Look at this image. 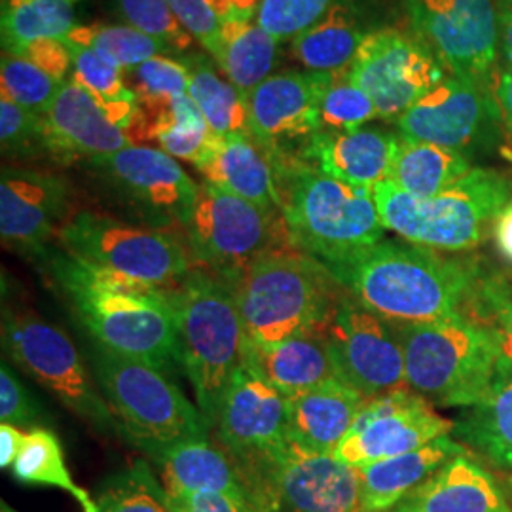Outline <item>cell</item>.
Wrapping results in <instances>:
<instances>
[{"label":"cell","mask_w":512,"mask_h":512,"mask_svg":"<svg viewBox=\"0 0 512 512\" xmlns=\"http://www.w3.org/2000/svg\"><path fill=\"white\" fill-rule=\"evenodd\" d=\"M327 270L357 304L393 325L465 317L484 272L476 260L385 239Z\"/></svg>","instance_id":"cell-1"},{"label":"cell","mask_w":512,"mask_h":512,"mask_svg":"<svg viewBox=\"0 0 512 512\" xmlns=\"http://www.w3.org/2000/svg\"><path fill=\"white\" fill-rule=\"evenodd\" d=\"M42 260L99 348L143 361L165 374L183 366L169 291L110 274L63 249L48 251Z\"/></svg>","instance_id":"cell-2"},{"label":"cell","mask_w":512,"mask_h":512,"mask_svg":"<svg viewBox=\"0 0 512 512\" xmlns=\"http://www.w3.org/2000/svg\"><path fill=\"white\" fill-rule=\"evenodd\" d=\"M289 245L325 268L359 255L384 239L374 188L353 186L302 162L272 158Z\"/></svg>","instance_id":"cell-3"},{"label":"cell","mask_w":512,"mask_h":512,"mask_svg":"<svg viewBox=\"0 0 512 512\" xmlns=\"http://www.w3.org/2000/svg\"><path fill=\"white\" fill-rule=\"evenodd\" d=\"M232 289L247 346L277 344L321 329L340 294L329 270L293 247L258 256Z\"/></svg>","instance_id":"cell-4"},{"label":"cell","mask_w":512,"mask_h":512,"mask_svg":"<svg viewBox=\"0 0 512 512\" xmlns=\"http://www.w3.org/2000/svg\"><path fill=\"white\" fill-rule=\"evenodd\" d=\"M177 315L183 368L209 427L243 357V323L234 289L217 275L190 272L169 291Z\"/></svg>","instance_id":"cell-5"},{"label":"cell","mask_w":512,"mask_h":512,"mask_svg":"<svg viewBox=\"0 0 512 512\" xmlns=\"http://www.w3.org/2000/svg\"><path fill=\"white\" fill-rule=\"evenodd\" d=\"M385 230L435 251L475 249L499 211L512 202V181L486 167H473L461 181L433 198H418L389 181L374 186Z\"/></svg>","instance_id":"cell-6"},{"label":"cell","mask_w":512,"mask_h":512,"mask_svg":"<svg viewBox=\"0 0 512 512\" xmlns=\"http://www.w3.org/2000/svg\"><path fill=\"white\" fill-rule=\"evenodd\" d=\"M395 327L403 344L406 385L431 404L475 406L501 374L494 340L467 317Z\"/></svg>","instance_id":"cell-7"},{"label":"cell","mask_w":512,"mask_h":512,"mask_svg":"<svg viewBox=\"0 0 512 512\" xmlns=\"http://www.w3.org/2000/svg\"><path fill=\"white\" fill-rule=\"evenodd\" d=\"M92 366L120 433L150 458L207 439L209 425L200 408L162 370L103 348L95 349Z\"/></svg>","instance_id":"cell-8"},{"label":"cell","mask_w":512,"mask_h":512,"mask_svg":"<svg viewBox=\"0 0 512 512\" xmlns=\"http://www.w3.org/2000/svg\"><path fill=\"white\" fill-rule=\"evenodd\" d=\"M57 239L69 255L160 291H173L190 274L183 241L164 228L84 209L59 228Z\"/></svg>","instance_id":"cell-9"},{"label":"cell","mask_w":512,"mask_h":512,"mask_svg":"<svg viewBox=\"0 0 512 512\" xmlns=\"http://www.w3.org/2000/svg\"><path fill=\"white\" fill-rule=\"evenodd\" d=\"M2 346L16 365L78 418L103 433H120L95 376L71 338L31 311H2Z\"/></svg>","instance_id":"cell-10"},{"label":"cell","mask_w":512,"mask_h":512,"mask_svg":"<svg viewBox=\"0 0 512 512\" xmlns=\"http://www.w3.org/2000/svg\"><path fill=\"white\" fill-rule=\"evenodd\" d=\"M277 215L203 183L184 230L194 258L234 287L258 256L277 247Z\"/></svg>","instance_id":"cell-11"},{"label":"cell","mask_w":512,"mask_h":512,"mask_svg":"<svg viewBox=\"0 0 512 512\" xmlns=\"http://www.w3.org/2000/svg\"><path fill=\"white\" fill-rule=\"evenodd\" d=\"M336 378L368 399L406 387L404 351L397 327L340 293L321 327Z\"/></svg>","instance_id":"cell-12"},{"label":"cell","mask_w":512,"mask_h":512,"mask_svg":"<svg viewBox=\"0 0 512 512\" xmlns=\"http://www.w3.org/2000/svg\"><path fill=\"white\" fill-rule=\"evenodd\" d=\"M414 37L454 76L490 88L499 44L494 0H403Z\"/></svg>","instance_id":"cell-13"},{"label":"cell","mask_w":512,"mask_h":512,"mask_svg":"<svg viewBox=\"0 0 512 512\" xmlns=\"http://www.w3.org/2000/svg\"><path fill=\"white\" fill-rule=\"evenodd\" d=\"M346 78L372 99L378 118L397 122L446 76L439 57L418 38L385 27L366 35Z\"/></svg>","instance_id":"cell-14"},{"label":"cell","mask_w":512,"mask_h":512,"mask_svg":"<svg viewBox=\"0 0 512 512\" xmlns=\"http://www.w3.org/2000/svg\"><path fill=\"white\" fill-rule=\"evenodd\" d=\"M395 126L403 139L452 148L471 158L495 148L503 122L490 88L450 76L418 99Z\"/></svg>","instance_id":"cell-15"},{"label":"cell","mask_w":512,"mask_h":512,"mask_svg":"<svg viewBox=\"0 0 512 512\" xmlns=\"http://www.w3.org/2000/svg\"><path fill=\"white\" fill-rule=\"evenodd\" d=\"M118 198L152 228H186L200 194L179 162L162 148H124L90 162Z\"/></svg>","instance_id":"cell-16"},{"label":"cell","mask_w":512,"mask_h":512,"mask_svg":"<svg viewBox=\"0 0 512 512\" xmlns=\"http://www.w3.org/2000/svg\"><path fill=\"white\" fill-rule=\"evenodd\" d=\"M340 76L285 69L268 76L247 97L249 133L270 158L298 156V150L321 131V101Z\"/></svg>","instance_id":"cell-17"},{"label":"cell","mask_w":512,"mask_h":512,"mask_svg":"<svg viewBox=\"0 0 512 512\" xmlns=\"http://www.w3.org/2000/svg\"><path fill=\"white\" fill-rule=\"evenodd\" d=\"M450 431L454 421L442 418L433 404L406 385L370 399L334 456L351 467H363L418 450Z\"/></svg>","instance_id":"cell-18"},{"label":"cell","mask_w":512,"mask_h":512,"mask_svg":"<svg viewBox=\"0 0 512 512\" xmlns=\"http://www.w3.org/2000/svg\"><path fill=\"white\" fill-rule=\"evenodd\" d=\"M217 425L222 448L264 478L262 469L289 440L287 399L241 363L220 406Z\"/></svg>","instance_id":"cell-19"},{"label":"cell","mask_w":512,"mask_h":512,"mask_svg":"<svg viewBox=\"0 0 512 512\" xmlns=\"http://www.w3.org/2000/svg\"><path fill=\"white\" fill-rule=\"evenodd\" d=\"M262 476L291 512H363L361 480L334 452H319L287 440L266 463Z\"/></svg>","instance_id":"cell-20"},{"label":"cell","mask_w":512,"mask_h":512,"mask_svg":"<svg viewBox=\"0 0 512 512\" xmlns=\"http://www.w3.org/2000/svg\"><path fill=\"white\" fill-rule=\"evenodd\" d=\"M73 190L67 179L37 169L4 165L0 173V236L4 247L42 256L71 219Z\"/></svg>","instance_id":"cell-21"},{"label":"cell","mask_w":512,"mask_h":512,"mask_svg":"<svg viewBox=\"0 0 512 512\" xmlns=\"http://www.w3.org/2000/svg\"><path fill=\"white\" fill-rule=\"evenodd\" d=\"M42 120L48 154L61 162H92L135 145L73 78L63 84Z\"/></svg>","instance_id":"cell-22"},{"label":"cell","mask_w":512,"mask_h":512,"mask_svg":"<svg viewBox=\"0 0 512 512\" xmlns=\"http://www.w3.org/2000/svg\"><path fill=\"white\" fill-rule=\"evenodd\" d=\"M154 461L162 469V482L169 495L217 492L243 495L277 507L264 478L207 439L171 448Z\"/></svg>","instance_id":"cell-23"},{"label":"cell","mask_w":512,"mask_h":512,"mask_svg":"<svg viewBox=\"0 0 512 512\" xmlns=\"http://www.w3.org/2000/svg\"><path fill=\"white\" fill-rule=\"evenodd\" d=\"M399 145L401 135L387 129H321L302 145L296 158L338 181L374 188L389 179Z\"/></svg>","instance_id":"cell-24"},{"label":"cell","mask_w":512,"mask_h":512,"mask_svg":"<svg viewBox=\"0 0 512 512\" xmlns=\"http://www.w3.org/2000/svg\"><path fill=\"white\" fill-rule=\"evenodd\" d=\"M194 167L202 173L205 183L281 215L274 162L251 135L215 137Z\"/></svg>","instance_id":"cell-25"},{"label":"cell","mask_w":512,"mask_h":512,"mask_svg":"<svg viewBox=\"0 0 512 512\" xmlns=\"http://www.w3.org/2000/svg\"><path fill=\"white\" fill-rule=\"evenodd\" d=\"M385 512H512L503 490L469 454L450 459Z\"/></svg>","instance_id":"cell-26"},{"label":"cell","mask_w":512,"mask_h":512,"mask_svg":"<svg viewBox=\"0 0 512 512\" xmlns=\"http://www.w3.org/2000/svg\"><path fill=\"white\" fill-rule=\"evenodd\" d=\"M368 397L338 378L287 399L289 439L319 452H334L348 439Z\"/></svg>","instance_id":"cell-27"},{"label":"cell","mask_w":512,"mask_h":512,"mask_svg":"<svg viewBox=\"0 0 512 512\" xmlns=\"http://www.w3.org/2000/svg\"><path fill=\"white\" fill-rule=\"evenodd\" d=\"M241 363L291 399L336 378L321 330H311L268 346L243 344Z\"/></svg>","instance_id":"cell-28"},{"label":"cell","mask_w":512,"mask_h":512,"mask_svg":"<svg viewBox=\"0 0 512 512\" xmlns=\"http://www.w3.org/2000/svg\"><path fill=\"white\" fill-rule=\"evenodd\" d=\"M463 454H469L467 446L444 435L403 456L357 467L363 512L393 509L406 495L435 475L444 463Z\"/></svg>","instance_id":"cell-29"},{"label":"cell","mask_w":512,"mask_h":512,"mask_svg":"<svg viewBox=\"0 0 512 512\" xmlns=\"http://www.w3.org/2000/svg\"><path fill=\"white\" fill-rule=\"evenodd\" d=\"M370 31L357 2L340 0L310 29L294 37L289 46L294 59L306 71L346 76Z\"/></svg>","instance_id":"cell-30"},{"label":"cell","mask_w":512,"mask_h":512,"mask_svg":"<svg viewBox=\"0 0 512 512\" xmlns=\"http://www.w3.org/2000/svg\"><path fill=\"white\" fill-rule=\"evenodd\" d=\"M454 435L494 467L512 471V368L503 365L490 393L454 421Z\"/></svg>","instance_id":"cell-31"},{"label":"cell","mask_w":512,"mask_h":512,"mask_svg":"<svg viewBox=\"0 0 512 512\" xmlns=\"http://www.w3.org/2000/svg\"><path fill=\"white\" fill-rule=\"evenodd\" d=\"M279 44L256 19H228L222 23L219 50L213 61L239 92L249 97L274 74Z\"/></svg>","instance_id":"cell-32"},{"label":"cell","mask_w":512,"mask_h":512,"mask_svg":"<svg viewBox=\"0 0 512 512\" xmlns=\"http://www.w3.org/2000/svg\"><path fill=\"white\" fill-rule=\"evenodd\" d=\"M188 71V95L217 137L251 135L247 97L203 54L179 57Z\"/></svg>","instance_id":"cell-33"},{"label":"cell","mask_w":512,"mask_h":512,"mask_svg":"<svg viewBox=\"0 0 512 512\" xmlns=\"http://www.w3.org/2000/svg\"><path fill=\"white\" fill-rule=\"evenodd\" d=\"M471 158L452 148L401 137L389 183L418 198H433L471 171Z\"/></svg>","instance_id":"cell-34"},{"label":"cell","mask_w":512,"mask_h":512,"mask_svg":"<svg viewBox=\"0 0 512 512\" xmlns=\"http://www.w3.org/2000/svg\"><path fill=\"white\" fill-rule=\"evenodd\" d=\"M74 27L71 0H2L0 40L4 54L21 55L42 40H63Z\"/></svg>","instance_id":"cell-35"},{"label":"cell","mask_w":512,"mask_h":512,"mask_svg":"<svg viewBox=\"0 0 512 512\" xmlns=\"http://www.w3.org/2000/svg\"><path fill=\"white\" fill-rule=\"evenodd\" d=\"M14 476L31 486H54L73 495L82 512H97V501L84 488L74 482L65 463L63 446L52 431L33 429L27 433L25 446L12 467Z\"/></svg>","instance_id":"cell-36"},{"label":"cell","mask_w":512,"mask_h":512,"mask_svg":"<svg viewBox=\"0 0 512 512\" xmlns=\"http://www.w3.org/2000/svg\"><path fill=\"white\" fill-rule=\"evenodd\" d=\"M215 133L190 95L173 101L158 116L148 120L145 139L156 141L175 160L198 164L215 141Z\"/></svg>","instance_id":"cell-37"},{"label":"cell","mask_w":512,"mask_h":512,"mask_svg":"<svg viewBox=\"0 0 512 512\" xmlns=\"http://www.w3.org/2000/svg\"><path fill=\"white\" fill-rule=\"evenodd\" d=\"M65 40L88 46L93 52L105 57L122 73L145 63L158 55L175 54L156 38L129 27V25H109V23H92L76 25L71 35Z\"/></svg>","instance_id":"cell-38"},{"label":"cell","mask_w":512,"mask_h":512,"mask_svg":"<svg viewBox=\"0 0 512 512\" xmlns=\"http://www.w3.org/2000/svg\"><path fill=\"white\" fill-rule=\"evenodd\" d=\"M124 80L145 116V129L148 120L158 116L179 97L188 95V71L179 59L169 55L152 57L124 71Z\"/></svg>","instance_id":"cell-39"},{"label":"cell","mask_w":512,"mask_h":512,"mask_svg":"<svg viewBox=\"0 0 512 512\" xmlns=\"http://www.w3.org/2000/svg\"><path fill=\"white\" fill-rule=\"evenodd\" d=\"M97 512L171 511L164 482L141 459L105 480L97 499Z\"/></svg>","instance_id":"cell-40"},{"label":"cell","mask_w":512,"mask_h":512,"mask_svg":"<svg viewBox=\"0 0 512 512\" xmlns=\"http://www.w3.org/2000/svg\"><path fill=\"white\" fill-rule=\"evenodd\" d=\"M465 317L490 334L503 365L512 368V285L505 275L482 272Z\"/></svg>","instance_id":"cell-41"},{"label":"cell","mask_w":512,"mask_h":512,"mask_svg":"<svg viewBox=\"0 0 512 512\" xmlns=\"http://www.w3.org/2000/svg\"><path fill=\"white\" fill-rule=\"evenodd\" d=\"M0 84L4 97L12 99L23 109L44 116L65 82L42 71L33 61L21 55L2 52Z\"/></svg>","instance_id":"cell-42"},{"label":"cell","mask_w":512,"mask_h":512,"mask_svg":"<svg viewBox=\"0 0 512 512\" xmlns=\"http://www.w3.org/2000/svg\"><path fill=\"white\" fill-rule=\"evenodd\" d=\"M116 16L148 37L171 48L175 54L186 52L194 38L175 16L167 0H110Z\"/></svg>","instance_id":"cell-43"},{"label":"cell","mask_w":512,"mask_h":512,"mask_svg":"<svg viewBox=\"0 0 512 512\" xmlns=\"http://www.w3.org/2000/svg\"><path fill=\"white\" fill-rule=\"evenodd\" d=\"M203 50L213 59L219 50L222 23L228 19L249 18V0H167Z\"/></svg>","instance_id":"cell-44"},{"label":"cell","mask_w":512,"mask_h":512,"mask_svg":"<svg viewBox=\"0 0 512 512\" xmlns=\"http://www.w3.org/2000/svg\"><path fill=\"white\" fill-rule=\"evenodd\" d=\"M340 0H260L256 23L281 44L302 35Z\"/></svg>","instance_id":"cell-45"},{"label":"cell","mask_w":512,"mask_h":512,"mask_svg":"<svg viewBox=\"0 0 512 512\" xmlns=\"http://www.w3.org/2000/svg\"><path fill=\"white\" fill-rule=\"evenodd\" d=\"M0 145L8 158L23 160L48 154L42 116L0 95Z\"/></svg>","instance_id":"cell-46"},{"label":"cell","mask_w":512,"mask_h":512,"mask_svg":"<svg viewBox=\"0 0 512 512\" xmlns=\"http://www.w3.org/2000/svg\"><path fill=\"white\" fill-rule=\"evenodd\" d=\"M378 118L372 99L359 86L351 84L346 76L332 82L321 101V129L325 131H353L365 128L370 120Z\"/></svg>","instance_id":"cell-47"},{"label":"cell","mask_w":512,"mask_h":512,"mask_svg":"<svg viewBox=\"0 0 512 512\" xmlns=\"http://www.w3.org/2000/svg\"><path fill=\"white\" fill-rule=\"evenodd\" d=\"M44 414L40 410L35 397L21 384L16 372L2 363L0 368V423H10L16 427H42Z\"/></svg>","instance_id":"cell-48"},{"label":"cell","mask_w":512,"mask_h":512,"mask_svg":"<svg viewBox=\"0 0 512 512\" xmlns=\"http://www.w3.org/2000/svg\"><path fill=\"white\" fill-rule=\"evenodd\" d=\"M169 495V494H167ZM171 512H274V507L243 495L196 492L169 495Z\"/></svg>","instance_id":"cell-49"},{"label":"cell","mask_w":512,"mask_h":512,"mask_svg":"<svg viewBox=\"0 0 512 512\" xmlns=\"http://www.w3.org/2000/svg\"><path fill=\"white\" fill-rule=\"evenodd\" d=\"M21 57L33 61L42 71L52 74L57 80L67 82L73 74V54L63 40H42L29 46Z\"/></svg>","instance_id":"cell-50"},{"label":"cell","mask_w":512,"mask_h":512,"mask_svg":"<svg viewBox=\"0 0 512 512\" xmlns=\"http://www.w3.org/2000/svg\"><path fill=\"white\" fill-rule=\"evenodd\" d=\"M25 440H27L25 431H21L19 427L10 423H0V467L4 471L14 467L25 446Z\"/></svg>","instance_id":"cell-51"},{"label":"cell","mask_w":512,"mask_h":512,"mask_svg":"<svg viewBox=\"0 0 512 512\" xmlns=\"http://www.w3.org/2000/svg\"><path fill=\"white\" fill-rule=\"evenodd\" d=\"M495 101L501 114L503 129L512 145V65L503 67L495 82Z\"/></svg>","instance_id":"cell-52"},{"label":"cell","mask_w":512,"mask_h":512,"mask_svg":"<svg viewBox=\"0 0 512 512\" xmlns=\"http://www.w3.org/2000/svg\"><path fill=\"white\" fill-rule=\"evenodd\" d=\"M492 230H494L495 247L499 255L512 264V202L507 203L499 211V215L495 217L492 224Z\"/></svg>","instance_id":"cell-53"},{"label":"cell","mask_w":512,"mask_h":512,"mask_svg":"<svg viewBox=\"0 0 512 512\" xmlns=\"http://www.w3.org/2000/svg\"><path fill=\"white\" fill-rule=\"evenodd\" d=\"M499 4V42H501V52L507 61V65H512V4L507 2H497Z\"/></svg>","instance_id":"cell-54"},{"label":"cell","mask_w":512,"mask_h":512,"mask_svg":"<svg viewBox=\"0 0 512 512\" xmlns=\"http://www.w3.org/2000/svg\"><path fill=\"white\" fill-rule=\"evenodd\" d=\"M0 512H18V511H16V509H12V507H10V505H8V503H6V501H2V503H0Z\"/></svg>","instance_id":"cell-55"},{"label":"cell","mask_w":512,"mask_h":512,"mask_svg":"<svg viewBox=\"0 0 512 512\" xmlns=\"http://www.w3.org/2000/svg\"><path fill=\"white\" fill-rule=\"evenodd\" d=\"M497 2H509V0H497Z\"/></svg>","instance_id":"cell-56"},{"label":"cell","mask_w":512,"mask_h":512,"mask_svg":"<svg viewBox=\"0 0 512 512\" xmlns=\"http://www.w3.org/2000/svg\"><path fill=\"white\" fill-rule=\"evenodd\" d=\"M507 4H512V0H509V2H507Z\"/></svg>","instance_id":"cell-57"},{"label":"cell","mask_w":512,"mask_h":512,"mask_svg":"<svg viewBox=\"0 0 512 512\" xmlns=\"http://www.w3.org/2000/svg\"><path fill=\"white\" fill-rule=\"evenodd\" d=\"M71 2H78V0H71Z\"/></svg>","instance_id":"cell-58"},{"label":"cell","mask_w":512,"mask_h":512,"mask_svg":"<svg viewBox=\"0 0 512 512\" xmlns=\"http://www.w3.org/2000/svg\"><path fill=\"white\" fill-rule=\"evenodd\" d=\"M511 488H512V478H511Z\"/></svg>","instance_id":"cell-59"},{"label":"cell","mask_w":512,"mask_h":512,"mask_svg":"<svg viewBox=\"0 0 512 512\" xmlns=\"http://www.w3.org/2000/svg\"><path fill=\"white\" fill-rule=\"evenodd\" d=\"M511 285H512V279H511Z\"/></svg>","instance_id":"cell-60"}]
</instances>
